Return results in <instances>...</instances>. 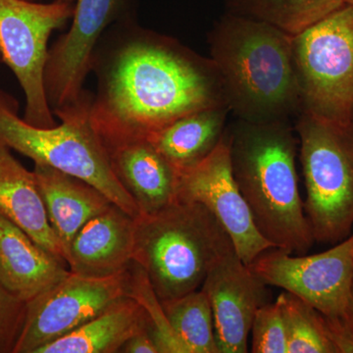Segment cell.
Returning <instances> with one entry per match:
<instances>
[{"instance_id":"3957f363","label":"cell","mask_w":353,"mask_h":353,"mask_svg":"<svg viewBox=\"0 0 353 353\" xmlns=\"http://www.w3.org/2000/svg\"><path fill=\"white\" fill-rule=\"evenodd\" d=\"M234 181L262 236L278 250L306 254L314 239L299 192L297 141L290 121L228 127Z\"/></svg>"},{"instance_id":"5bb4252c","label":"cell","mask_w":353,"mask_h":353,"mask_svg":"<svg viewBox=\"0 0 353 353\" xmlns=\"http://www.w3.org/2000/svg\"><path fill=\"white\" fill-rule=\"evenodd\" d=\"M136 219L116 204L88 221L67 252L72 273L87 277L117 275L134 261Z\"/></svg>"},{"instance_id":"9c48e42d","label":"cell","mask_w":353,"mask_h":353,"mask_svg":"<svg viewBox=\"0 0 353 353\" xmlns=\"http://www.w3.org/2000/svg\"><path fill=\"white\" fill-rule=\"evenodd\" d=\"M130 294L129 268L95 278L72 273L27 303L24 328L14 353H37L80 328Z\"/></svg>"},{"instance_id":"52a82bcc","label":"cell","mask_w":353,"mask_h":353,"mask_svg":"<svg viewBox=\"0 0 353 353\" xmlns=\"http://www.w3.org/2000/svg\"><path fill=\"white\" fill-rule=\"evenodd\" d=\"M301 112L347 122L353 118V6H341L292 36Z\"/></svg>"},{"instance_id":"7c38bea8","label":"cell","mask_w":353,"mask_h":353,"mask_svg":"<svg viewBox=\"0 0 353 353\" xmlns=\"http://www.w3.org/2000/svg\"><path fill=\"white\" fill-rule=\"evenodd\" d=\"M178 199L199 202L208 208L229 234L236 254L245 265L275 248L259 233L234 181L228 127L215 150L201 163L181 174Z\"/></svg>"},{"instance_id":"7402d4cb","label":"cell","mask_w":353,"mask_h":353,"mask_svg":"<svg viewBox=\"0 0 353 353\" xmlns=\"http://www.w3.org/2000/svg\"><path fill=\"white\" fill-rule=\"evenodd\" d=\"M161 303L172 330L189 353H219L212 308L203 290Z\"/></svg>"},{"instance_id":"277c9868","label":"cell","mask_w":353,"mask_h":353,"mask_svg":"<svg viewBox=\"0 0 353 353\" xmlns=\"http://www.w3.org/2000/svg\"><path fill=\"white\" fill-rule=\"evenodd\" d=\"M234 250L226 230L199 202L178 199L136 219L134 261L161 301L201 289L211 269Z\"/></svg>"},{"instance_id":"30bf717a","label":"cell","mask_w":353,"mask_h":353,"mask_svg":"<svg viewBox=\"0 0 353 353\" xmlns=\"http://www.w3.org/2000/svg\"><path fill=\"white\" fill-rule=\"evenodd\" d=\"M296 255L270 248L248 266L269 287L294 294L329 319H343L353 277V230L326 252Z\"/></svg>"},{"instance_id":"44dd1931","label":"cell","mask_w":353,"mask_h":353,"mask_svg":"<svg viewBox=\"0 0 353 353\" xmlns=\"http://www.w3.org/2000/svg\"><path fill=\"white\" fill-rule=\"evenodd\" d=\"M227 13L263 21L296 36L345 6L343 0H226Z\"/></svg>"},{"instance_id":"6da1fadb","label":"cell","mask_w":353,"mask_h":353,"mask_svg":"<svg viewBox=\"0 0 353 353\" xmlns=\"http://www.w3.org/2000/svg\"><path fill=\"white\" fill-rule=\"evenodd\" d=\"M97 92L90 122L106 148L148 139L188 114L227 105L219 71L176 39L127 15L106 30L92 55Z\"/></svg>"},{"instance_id":"4dcf8cb0","label":"cell","mask_w":353,"mask_h":353,"mask_svg":"<svg viewBox=\"0 0 353 353\" xmlns=\"http://www.w3.org/2000/svg\"><path fill=\"white\" fill-rule=\"evenodd\" d=\"M0 60H1V55H0Z\"/></svg>"},{"instance_id":"8fae6325","label":"cell","mask_w":353,"mask_h":353,"mask_svg":"<svg viewBox=\"0 0 353 353\" xmlns=\"http://www.w3.org/2000/svg\"><path fill=\"white\" fill-rule=\"evenodd\" d=\"M127 0H77L70 30L48 50L44 90L51 111L80 101L92 55L106 30L129 15Z\"/></svg>"},{"instance_id":"7a4b0ae2","label":"cell","mask_w":353,"mask_h":353,"mask_svg":"<svg viewBox=\"0 0 353 353\" xmlns=\"http://www.w3.org/2000/svg\"><path fill=\"white\" fill-rule=\"evenodd\" d=\"M208 43L236 119L290 121L301 112L292 36L263 21L226 13L209 32Z\"/></svg>"},{"instance_id":"83f0119b","label":"cell","mask_w":353,"mask_h":353,"mask_svg":"<svg viewBox=\"0 0 353 353\" xmlns=\"http://www.w3.org/2000/svg\"><path fill=\"white\" fill-rule=\"evenodd\" d=\"M343 320L347 323L348 328H350L353 334V277L352 287H350V299H348L347 307V310H345V317H343Z\"/></svg>"},{"instance_id":"484cf974","label":"cell","mask_w":353,"mask_h":353,"mask_svg":"<svg viewBox=\"0 0 353 353\" xmlns=\"http://www.w3.org/2000/svg\"><path fill=\"white\" fill-rule=\"evenodd\" d=\"M27 303L0 282V353H14L24 328Z\"/></svg>"},{"instance_id":"e0dca14e","label":"cell","mask_w":353,"mask_h":353,"mask_svg":"<svg viewBox=\"0 0 353 353\" xmlns=\"http://www.w3.org/2000/svg\"><path fill=\"white\" fill-rule=\"evenodd\" d=\"M32 172L48 220L61 243L66 260L77 234L113 202L90 183L48 165L34 163Z\"/></svg>"},{"instance_id":"603a6c76","label":"cell","mask_w":353,"mask_h":353,"mask_svg":"<svg viewBox=\"0 0 353 353\" xmlns=\"http://www.w3.org/2000/svg\"><path fill=\"white\" fill-rule=\"evenodd\" d=\"M284 320L288 353H339L328 320L289 292L276 299Z\"/></svg>"},{"instance_id":"d4e9b609","label":"cell","mask_w":353,"mask_h":353,"mask_svg":"<svg viewBox=\"0 0 353 353\" xmlns=\"http://www.w3.org/2000/svg\"><path fill=\"white\" fill-rule=\"evenodd\" d=\"M252 352L288 353L284 320L278 303L264 304L255 313L252 330Z\"/></svg>"},{"instance_id":"ac0fdd59","label":"cell","mask_w":353,"mask_h":353,"mask_svg":"<svg viewBox=\"0 0 353 353\" xmlns=\"http://www.w3.org/2000/svg\"><path fill=\"white\" fill-rule=\"evenodd\" d=\"M10 150L0 145V213L44 250L65 260L63 248L48 220L34 172L27 170Z\"/></svg>"},{"instance_id":"f1b7e54d","label":"cell","mask_w":353,"mask_h":353,"mask_svg":"<svg viewBox=\"0 0 353 353\" xmlns=\"http://www.w3.org/2000/svg\"><path fill=\"white\" fill-rule=\"evenodd\" d=\"M345 1V4H347V6H353V0H343Z\"/></svg>"},{"instance_id":"8992f818","label":"cell","mask_w":353,"mask_h":353,"mask_svg":"<svg viewBox=\"0 0 353 353\" xmlns=\"http://www.w3.org/2000/svg\"><path fill=\"white\" fill-rule=\"evenodd\" d=\"M296 132L313 239L340 243L353 230V118L338 122L301 112Z\"/></svg>"},{"instance_id":"5b68a950","label":"cell","mask_w":353,"mask_h":353,"mask_svg":"<svg viewBox=\"0 0 353 353\" xmlns=\"http://www.w3.org/2000/svg\"><path fill=\"white\" fill-rule=\"evenodd\" d=\"M92 99L85 90L77 103L53 112L61 125L39 128L21 119L17 101L0 90V145L90 183L137 219L138 206L114 173L108 150L90 122Z\"/></svg>"},{"instance_id":"4316f807","label":"cell","mask_w":353,"mask_h":353,"mask_svg":"<svg viewBox=\"0 0 353 353\" xmlns=\"http://www.w3.org/2000/svg\"><path fill=\"white\" fill-rule=\"evenodd\" d=\"M123 353H158L157 345L148 332L136 334L120 350Z\"/></svg>"},{"instance_id":"cb8c5ba5","label":"cell","mask_w":353,"mask_h":353,"mask_svg":"<svg viewBox=\"0 0 353 353\" xmlns=\"http://www.w3.org/2000/svg\"><path fill=\"white\" fill-rule=\"evenodd\" d=\"M129 296L136 299L148 319V331L158 353H189L182 341L176 338L165 315L161 301L158 299L145 270L136 261L129 266Z\"/></svg>"},{"instance_id":"2e32d148","label":"cell","mask_w":353,"mask_h":353,"mask_svg":"<svg viewBox=\"0 0 353 353\" xmlns=\"http://www.w3.org/2000/svg\"><path fill=\"white\" fill-rule=\"evenodd\" d=\"M67 266L0 213V282L11 294L27 303L64 280Z\"/></svg>"},{"instance_id":"f546056e","label":"cell","mask_w":353,"mask_h":353,"mask_svg":"<svg viewBox=\"0 0 353 353\" xmlns=\"http://www.w3.org/2000/svg\"><path fill=\"white\" fill-rule=\"evenodd\" d=\"M30 1H34V0H30ZM64 1H67V2H75V0H64Z\"/></svg>"},{"instance_id":"d6986e66","label":"cell","mask_w":353,"mask_h":353,"mask_svg":"<svg viewBox=\"0 0 353 353\" xmlns=\"http://www.w3.org/2000/svg\"><path fill=\"white\" fill-rule=\"evenodd\" d=\"M227 105L188 114L148 138L179 175L201 163L219 145L226 131Z\"/></svg>"},{"instance_id":"9a60e30c","label":"cell","mask_w":353,"mask_h":353,"mask_svg":"<svg viewBox=\"0 0 353 353\" xmlns=\"http://www.w3.org/2000/svg\"><path fill=\"white\" fill-rule=\"evenodd\" d=\"M106 150L114 173L141 215L157 212L178 201L180 175L150 139L127 141Z\"/></svg>"},{"instance_id":"ba28073f","label":"cell","mask_w":353,"mask_h":353,"mask_svg":"<svg viewBox=\"0 0 353 353\" xmlns=\"http://www.w3.org/2000/svg\"><path fill=\"white\" fill-rule=\"evenodd\" d=\"M75 4L64 0L37 3L30 0H0V55L17 78L26 97L23 119L39 128L57 125L44 90L48 41L64 29Z\"/></svg>"},{"instance_id":"4fadbf2b","label":"cell","mask_w":353,"mask_h":353,"mask_svg":"<svg viewBox=\"0 0 353 353\" xmlns=\"http://www.w3.org/2000/svg\"><path fill=\"white\" fill-rule=\"evenodd\" d=\"M268 287L241 261L236 250L209 272L201 289L212 308L219 353L248 352V336L255 313L271 303Z\"/></svg>"},{"instance_id":"ffe728a7","label":"cell","mask_w":353,"mask_h":353,"mask_svg":"<svg viewBox=\"0 0 353 353\" xmlns=\"http://www.w3.org/2000/svg\"><path fill=\"white\" fill-rule=\"evenodd\" d=\"M143 332L150 333L145 309L127 296L37 353H119L128 340Z\"/></svg>"}]
</instances>
